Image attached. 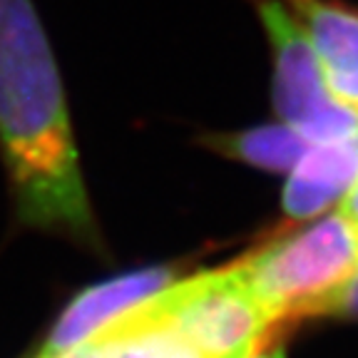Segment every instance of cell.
I'll use <instances>...</instances> for the list:
<instances>
[{
    "label": "cell",
    "mask_w": 358,
    "mask_h": 358,
    "mask_svg": "<svg viewBox=\"0 0 358 358\" xmlns=\"http://www.w3.org/2000/svg\"><path fill=\"white\" fill-rule=\"evenodd\" d=\"M0 147L20 222L97 249L65 90L35 0H0Z\"/></svg>",
    "instance_id": "6da1fadb"
},
{
    "label": "cell",
    "mask_w": 358,
    "mask_h": 358,
    "mask_svg": "<svg viewBox=\"0 0 358 358\" xmlns=\"http://www.w3.org/2000/svg\"><path fill=\"white\" fill-rule=\"evenodd\" d=\"M236 264L271 324L324 316L358 266V227L341 212L329 214Z\"/></svg>",
    "instance_id": "7a4b0ae2"
},
{
    "label": "cell",
    "mask_w": 358,
    "mask_h": 358,
    "mask_svg": "<svg viewBox=\"0 0 358 358\" xmlns=\"http://www.w3.org/2000/svg\"><path fill=\"white\" fill-rule=\"evenodd\" d=\"M142 311L185 338L201 358H252L271 319L239 264L179 279L142 303Z\"/></svg>",
    "instance_id": "3957f363"
},
{
    "label": "cell",
    "mask_w": 358,
    "mask_h": 358,
    "mask_svg": "<svg viewBox=\"0 0 358 358\" xmlns=\"http://www.w3.org/2000/svg\"><path fill=\"white\" fill-rule=\"evenodd\" d=\"M274 60V110L308 145L358 132V112L331 92L306 33L284 0H254Z\"/></svg>",
    "instance_id": "277c9868"
},
{
    "label": "cell",
    "mask_w": 358,
    "mask_h": 358,
    "mask_svg": "<svg viewBox=\"0 0 358 358\" xmlns=\"http://www.w3.org/2000/svg\"><path fill=\"white\" fill-rule=\"evenodd\" d=\"M174 281L177 274L169 266H152L129 271L83 291L62 311L57 324L48 334V341L33 358H67L80 346H85L100 329L117 321L134 306L150 301L155 294L167 289Z\"/></svg>",
    "instance_id": "5b68a950"
},
{
    "label": "cell",
    "mask_w": 358,
    "mask_h": 358,
    "mask_svg": "<svg viewBox=\"0 0 358 358\" xmlns=\"http://www.w3.org/2000/svg\"><path fill=\"white\" fill-rule=\"evenodd\" d=\"M319 57L331 92L358 112V8L341 0H284Z\"/></svg>",
    "instance_id": "8992f818"
},
{
    "label": "cell",
    "mask_w": 358,
    "mask_h": 358,
    "mask_svg": "<svg viewBox=\"0 0 358 358\" xmlns=\"http://www.w3.org/2000/svg\"><path fill=\"white\" fill-rule=\"evenodd\" d=\"M358 182V132L343 140L308 145L289 172L281 194L284 214L294 222H306L324 214Z\"/></svg>",
    "instance_id": "52a82bcc"
},
{
    "label": "cell",
    "mask_w": 358,
    "mask_h": 358,
    "mask_svg": "<svg viewBox=\"0 0 358 358\" xmlns=\"http://www.w3.org/2000/svg\"><path fill=\"white\" fill-rule=\"evenodd\" d=\"M67 358H201L169 326L142 311V303L97 331Z\"/></svg>",
    "instance_id": "ba28073f"
},
{
    "label": "cell",
    "mask_w": 358,
    "mask_h": 358,
    "mask_svg": "<svg viewBox=\"0 0 358 358\" xmlns=\"http://www.w3.org/2000/svg\"><path fill=\"white\" fill-rule=\"evenodd\" d=\"M201 142L229 159H239V162L266 169V172H291V167L301 159L308 147L301 134L284 122L262 124V127H249L229 134H214V137H204Z\"/></svg>",
    "instance_id": "9c48e42d"
},
{
    "label": "cell",
    "mask_w": 358,
    "mask_h": 358,
    "mask_svg": "<svg viewBox=\"0 0 358 358\" xmlns=\"http://www.w3.org/2000/svg\"><path fill=\"white\" fill-rule=\"evenodd\" d=\"M324 316H338V319L358 321V266L351 274V279L341 286V291L329 301Z\"/></svg>",
    "instance_id": "30bf717a"
},
{
    "label": "cell",
    "mask_w": 358,
    "mask_h": 358,
    "mask_svg": "<svg viewBox=\"0 0 358 358\" xmlns=\"http://www.w3.org/2000/svg\"><path fill=\"white\" fill-rule=\"evenodd\" d=\"M341 214L346 219H351L353 224L358 227V182L353 185V189L343 196V207H341Z\"/></svg>",
    "instance_id": "8fae6325"
},
{
    "label": "cell",
    "mask_w": 358,
    "mask_h": 358,
    "mask_svg": "<svg viewBox=\"0 0 358 358\" xmlns=\"http://www.w3.org/2000/svg\"><path fill=\"white\" fill-rule=\"evenodd\" d=\"M252 358H286L284 356V348H271V351H259L257 356H252Z\"/></svg>",
    "instance_id": "7c38bea8"
}]
</instances>
